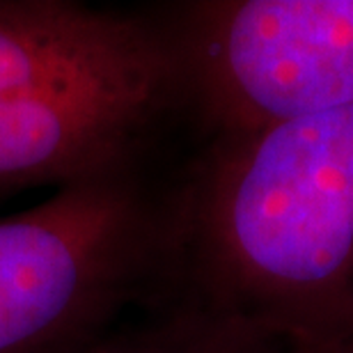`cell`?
<instances>
[{
    "label": "cell",
    "instance_id": "obj_4",
    "mask_svg": "<svg viewBox=\"0 0 353 353\" xmlns=\"http://www.w3.org/2000/svg\"><path fill=\"white\" fill-rule=\"evenodd\" d=\"M172 117H183L174 79L0 94V195L143 170Z\"/></svg>",
    "mask_w": 353,
    "mask_h": 353
},
{
    "label": "cell",
    "instance_id": "obj_5",
    "mask_svg": "<svg viewBox=\"0 0 353 353\" xmlns=\"http://www.w3.org/2000/svg\"><path fill=\"white\" fill-rule=\"evenodd\" d=\"M174 79L161 10L0 0V94Z\"/></svg>",
    "mask_w": 353,
    "mask_h": 353
},
{
    "label": "cell",
    "instance_id": "obj_1",
    "mask_svg": "<svg viewBox=\"0 0 353 353\" xmlns=\"http://www.w3.org/2000/svg\"><path fill=\"white\" fill-rule=\"evenodd\" d=\"M150 303L245 321L328 353L353 321V103L204 140L165 190Z\"/></svg>",
    "mask_w": 353,
    "mask_h": 353
},
{
    "label": "cell",
    "instance_id": "obj_3",
    "mask_svg": "<svg viewBox=\"0 0 353 353\" xmlns=\"http://www.w3.org/2000/svg\"><path fill=\"white\" fill-rule=\"evenodd\" d=\"M161 17L204 140L353 103V0H186Z\"/></svg>",
    "mask_w": 353,
    "mask_h": 353
},
{
    "label": "cell",
    "instance_id": "obj_7",
    "mask_svg": "<svg viewBox=\"0 0 353 353\" xmlns=\"http://www.w3.org/2000/svg\"><path fill=\"white\" fill-rule=\"evenodd\" d=\"M328 353H353V321L347 326V330L342 333V337L333 344V349Z\"/></svg>",
    "mask_w": 353,
    "mask_h": 353
},
{
    "label": "cell",
    "instance_id": "obj_2",
    "mask_svg": "<svg viewBox=\"0 0 353 353\" xmlns=\"http://www.w3.org/2000/svg\"><path fill=\"white\" fill-rule=\"evenodd\" d=\"M165 190L143 170L58 188L0 221V353H79L152 299Z\"/></svg>",
    "mask_w": 353,
    "mask_h": 353
},
{
    "label": "cell",
    "instance_id": "obj_6",
    "mask_svg": "<svg viewBox=\"0 0 353 353\" xmlns=\"http://www.w3.org/2000/svg\"><path fill=\"white\" fill-rule=\"evenodd\" d=\"M150 314L115 321L79 353H294L239 319L172 303H147Z\"/></svg>",
    "mask_w": 353,
    "mask_h": 353
}]
</instances>
